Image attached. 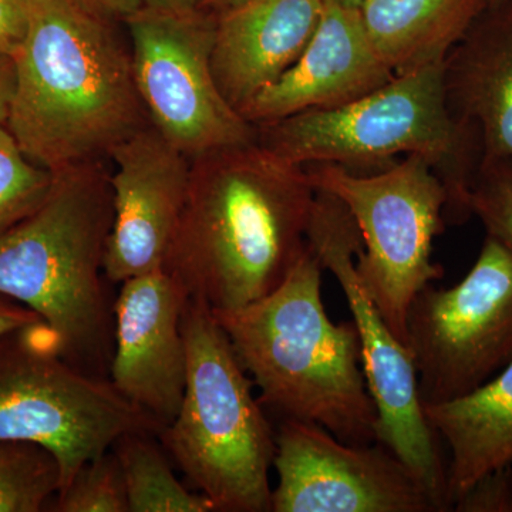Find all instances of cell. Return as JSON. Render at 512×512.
I'll use <instances>...</instances> for the list:
<instances>
[{
    "mask_svg": "<svg viewBox=\"0 0 512 512\" xmlns=\"http://www.w3.org/2000/svg\"><path fill=\"white\" fill-rule=\"evenodd\" d=\"M454 119L476 128L481 161L512 160V0L487 6L443 62Z\"/></svg>",
    "mask_w": 512,
    "mask_h": 512,
    "instance_id": "cell-17",
    "label": "cell"
},
{
    "mask_svg": "<svg viewBox=\"0 0 512 512\" xmlns=\"http://www.w3.org/2000/svg\"><path fill=\"white\" fill-rule=\"evenodd\" d=\"M29 29V0H0V53L15 59Z\"/></svg>",
    "mask_w": 512,
    "mask_h": 512,
    "instance_id": "cell-26",
    "label": "cell"
},
{
    "mask_svg": "<svg viewBox=\"0 0 512 512\" xmlns=\"http://www.w3.org/2000/svg\"><path fill=\"white\" fill-rule=\"evenodd\" d=\"M53 184V173L30 161L16 138L0 126V235L40 207Z\"/></svg>",
    "mask_w": 512,
    "mask_h": 512,
    "instance_id": "cell-22",
    "label": "cell"
},
{
    "mask_svg": "<svg viewBox=\"0 0 512 512\" xmlns=\"http://www.w3.org/2000/svg\"><path fill=\"white\" fill-rule=\"evenodd\" d=\"M242 2H245V0H200V2H198V8L208 10V12L212 13H220L222 10L237 6Z\"/></svg>",
    "mask_w": 512,
    "mask_h": 512,
    "instance_id": "cell-31",
    "label": "cell"
},
{
    "mask_svg": "<svg viewBox=\"0 0 512 512\" xmlns=\"http://www.w3.org/2000/svg\"><path fill=\"white\" fill-rule=\"evenodd\" d=\"M325 0H245L215 13L211 66L241 113L295 64L318 28Z\"/></svg>",
    "mask_w": 512,
    "mask_h": 512,
    "instance_id": "cell-16",
    "label": "cell"
},
{
    "mask_svg": "<svg viewBox=\"0 0 512 512\" xmlns=\"http://www.w3.org/2000/svg\"><path fill=\"white\" fill-rule=\"evenodd\" d=\"M406 335L423 406L493 379L512 362V248L487 235L463 281L421 289L407 311Z\"/></svg>",
    "mask_w": 512,
    "mask_h": 512,
    "instance_id": "cell-10",
    "label": "cell"
},
{
    "mask_svg": "<svg viewBox=\"0 0 512 512\" xmlns=\"http://www.w3.org/2000/svg\"><path fill=\"white\" fill-rule=\"evenodd\" d=\"M423 412L450 453L447 501L451 511L481 478L512 466V362L473 392L444 403L424 404Z\"/></svg>",
    "mask_w": 512,
    "mask_h": 512,
    "instance_id": "cell-18",
    "label": "cell"
},
{
    "mask_svg": "<svg viewBox=\"0 0 512 512\" xmlns=\"http://www.w3.org/2000/svg\"><path fill=\"white\" fill-rule=\"evenodd\" d=\"M160 430L110 379L67 362L45 323L0 335V443L47 448L59 461L60 490L124 434Z\"/></svg>",
    "mask_w": 512,
    "mask_h": 512,
    "instance_id": "cell-8",
    "label": "cell"
},
{
    "mask_svg": "<svg viewBox=\"0 0 512 512\" xmlns=\"http://www.w3.org/2000/svg\"><path fill=\"white\" fill-rule=\"evenodd\" d=\"M215 13L141 8L126 20L134 80L151 126L190 160L258 140L212 73Z\"/></svg>",
    "mask_w": 512,
    "mask_h": 512,
    "instance_id": "cell-11",
    "label": "cell"
},
{
    "mask_svg": "<svg viewBox=\"0 0 512 512\" xmlns=\"http://www.w3.org/2000/svg\"><path fill=\"white\" fill-rule=\"evenodd\" d=\"M274 512H439L416 474L383 444H348L308 421L275 430Z\"/></svg>",
    "mask_w": 512,
    "mask_h": 512,
    "instance_id": "cell-12",
    "label": "cell"
},
{
    "mask_svg": "<svg viewBox=\"0 0 512 512\" xmlns=\"http://www.w3.org/2000/svg\"><path fill=\"white\" fill-rule=\"evenodd\" d=\"M187 382L177 416L157 434L218 512L271 511L275 430L210 306L187 298Z\"/></svg>",
    "mask_w": 512,
    "mask_h": 512,
    "instance_id": "cell-6",
    "label": "cell"
},
{
    "mask_svg": "<svg viewBox=\"0 0 512 512\" xmlns=\"http://www.w3.org/2000/svg\"><path fill=\"white\" fill-rule=\"evenodd\" d=\"M90 15L104 22L126 23L128 18L143 8L141 0H74Z\"/></svg>",
    "mask_w": 512,
    "mask_h": 512,
    "instance_id": "cell-27",
    "label": "cell"
},
{
    "mask_svg": "<svg viewBox=\"0 0 512 512\" xmlns=\"http://www.w3.org/2000/svg\"><path fill=\"white\" fill-rule=\"evenodd\" d=\"M45 323L37 313L8 296L0 295V335L10 330Z\"/></svg>",
    "mask_w": 512,
    "mask_h": 512,
    "instance_id": "cell-28",
    "label": "cell"
},
{
    "mask_svg": "<svg viewBox=\"0 0 512 512\" xmlns=\"http://www.w3.org/2000/svg\"><path fill=\"white\" fill-rule=\"evenodd\" d=\"M59 461L25 441L0 443V512H39L59 493Z\"/></svg>",
    "mask_w": 512,
    "mask_h": 512,
    "instance_id": "cell-21",
    "label": "cell"
},
{
    "mask_svg": "<svg viewBox=\"0 0 512 512\" xmlns=\"http://www.w3.org/2000/svg\"><path fill=\"white\" fill-rule=\"evenodd\" d=\"M104 163L53 173L40 207L0 235V295L37 313L67 362L109 379L114 316L103 275L114 210Z\"/></svg>",
    "mask_w": 512,
    "mask_h": 512,
    "instance_id": "cell-4",
    "label": "cell"
},
{
    "mask_svg": "<svg viewBox=\"0 0 512 512\" xmlns=\"http://www.w3.org/2000/svg\"><path fill=\"white\" fill-rule=\"evenodd\" d=\"M16 87V64L12 56L0 53V126H6Z\"/></svg>",
    "mask_w": 512,
    "mask_h": 512,
    "instance_id": "cell-29",
    "label": "cell"
},
{
    "mask_svg": "<svg viewBox=\"0 0 512 512\" xmlns=\"http://www.w3.org/2000/svg\"><path fill=\"white\" fill-rule=\"evenodd\" d=\"M322 272L308 244L274 291L234 311L212 312L262 406L281 419L318 424L343 443H375L377 412L359 335L355 323L329 319Z\"/></svg>",
    "mask_w": 512,
    "mask_h": 512,
    "instance_id": "cell-3",
    "label": "cell"
},
{
    "mask_svg": "<svg viewBox=\"0 0 512 512\" xmlns=\"http://www.w3.org/2000/svg\"><path fill=\"white\" fill-rule=\"evenodd\" d=\"M57 512H130L126 481L113 448L84 464L56 494Z\"/></svg>",
    "mask_w": 512,
    "mask_h": 512,
    "instance_id": "cell-23",
    "label": "cell"
},
{
    "mask_svg": "<svg viewBox=\"0 0 512 512\" xmlns=\"http://www.w3.org/2000/svg\"><path fill=\"white\" fill-rule=\"evenodd\" d=\"M104 275L114 284L164 268L183 214L191 160L148 124L114 148Z\"/></svg>",
    "mask_w": 512,
    "mask_h": 512,
    "instance_id": "cell-13",
    "label": "cell"
},
{
    "mask_svg": "<svg viewBox=\"0 0 512 512\" xmlns=\"http://www.w3.org/2000/svg\"><path fill=\"white\" fill-rule=\"evenodd\" d=\"M185 301L173 276L158 269L124 281L113 303L110 382L161 430L177 416L187 382Z\"/></svg>",
    "mask_w": 512,
    "mask_h": 512,
    "instance_id": "cell-14",
    "label": "cell"
},
{
    "mask_svg": "<svg viewBox=\"0 0 512 512\" xmlns=\"http://www.w3.org/2000/svg\"><path fill=\"white\" fill-rule=\"evenodd\" d=\"M154 437L133 431L111 447L123 470L130 512H214L204 494L181 484Z\"/></svg>",
    "mask_w": 512,
    "mask_h": 512,
    "instance_id": "cell-20",
    "label": "cell"
},
{
    "mask_svg": "<svg viewBox=\"0 0 512 512\" xmlns=\"http://www.w3.org/2000/svg\"><path fill=\"white\" fill-rule=\"evenodd\" d=\"M141 2L144 8L181 12V10L198 8L200 0H141Z\"/></svg>",
    "mask_w": 512,
    "mask_h": 512,
    "instance_id": "cell-30",
    "label": "cell"
},
{
    "mask_svg": "<svg viewBox=\"0 0 512 512\" xmlns=\"http://www.w3.org/2000/svg\"><path fill=\"white\" fill-rule=\"evenodd\" d=\"M74 0H29L6 128L33 163L57 173L106 161L148 126L130 43Z\"/></svg>",
    "mask_w": 512,
    "mask_h": 512,
    "instance_id": "cell-2",
    "label": "cell"
},
{
    "mask_svg": "<svg viewBox=\"0 0 512 512\" xmlns=\"http://www.w3.org/2000/svg\"><path fill=\"white\" fill-rule=\"evenodd\" d=\"M258 143L293 164L332 163L349 170L400 156L429 161L446 187V222L471 217L468 192L481 161L476 128L447 106L443 63L402 74L345 106L308 110L256 126Z\"/></svg>",
    "mask_w": 512,
    "mask_h": 512,
    "instance_id": "cell-5",
    "label": "cell"
},
{
    "mask_svg": "<svg viewBox=\"0 0 512 512\" xmlns=\"http://www.w3.org/2000/svg\"><path fill=\"white\" fill-rule=\"evenodd\" d=\"M313 188L338 198L355 220L363 248L356 272L387 326L406 346L414 296L440 279L434 239L446 228V187L429 161L406 156L375 173L343 165H306Z\"/></svg>",
    "mask_w": 512,
    "mask_h": 512,
    "instance_id": "cell-7",
    "label": "cell"
},
{
    "mask_svg": "<svg viewBox=\"0 0 512 512\" xmlns=\"http://www.w3.org/2000/svg\"><path fill=\"white\" fill-rule=\"evenodd\" d=\"M316 190L303 165L258 140L191 160L164 271L187 298L234 311L284 281L308 245Z\"/></svg>",
    "mask_w": 512,
    "mask_h": 512,
    "instance_id": "cell-1",
    "label": "cell"
},
{
    "mask_svg": "<svg viewBox=\"0 0 512 512\" xmlns=\"http://www.w3.org/2000/svg\"><path fill=\"white\" fill-rule=\"evenodd\" d=\"M394 76L370 42L359 8L325 0L301 57L241 114L256 127L302 111L335 109L375 92Z\"/></svg>",
    "mask_w": 512,
    "mask_h": 512,
    "instance_id": "cell-15",
    "label": "cell"
},
{
    "mask_svg": "<svg viewBox=\"0 0 512 512\" xmlns=\"http://www.w3.org/2000/svg\"><path fill=\"white\" fill-rule=\"evenodd\" d=\"M453 511L512 512V466L481 478L463 497L458 498Z\"/></svg>",
    "mask_w": 512,
    "mask_h": 512,
    "instance_id": "cell-25",
    "label": "cell"
},
{
    "mask_svg": "<svg viewBox=\"0 0 512 512\" xmlns=\"http://www.w3.org/2000/svg\"><path fill=\"white\" fill-rule=\"evenodd\" d=\"M306 241L323 269L335 275L360 339L367 389L377 412L376 441L392 450L429 491L439 512L447 501V461L424 417L412 352L387 326L356 272L362 237L348 208L316 190Z\"/></svg>",
    "mask_w": 512,
    "mask_h": 512,
    "instance_id": "cell-9",
    "label": "cell"
},
{
    "mask_svg": "<svg viewBox=\"0 0 512 512\" xmlns=\"http://www.w3.org/2000/svg\"><path fill=\"white\" fill-rule=\"evenodd\" d=\"M468 211L487 235L512 248V160L480 161L468 192Z\"/></svg>",
    "mask_w": 512,
    "mask_h": 512,
    "instance_id": "cell-24",
    "label": "cell"
},
{
    "mask_svg": "<svg viewBox=\"0 0 512 512\" xmlns=\"http://www.w3.org/2000/svg\"><path fill=\"white\" fill-rule=\"evenodd\" d=\"M340 3H345V5L356 6L359 8L362 5L363 0H338Z\"/></svg>",
    "mask_w": 512,
    "mask_h": 512,
    "instance_id": "cell-32",
    "label": "cell"
},
{
    "mask_svg": "<svg viewBox=\"0 0 512 512\" xmlns=\"http://www.w3.org/2000/svg\"><path fill=\"white\" fill-rule=\"evenodd\" d=\"M503 2H507V0H488V6L500 5Z\"/></svg>",
    "mask_w": 512,
    "mask_h": 512,
    "instance_id": "cell-33",
    "label": "cell"
},
{
    "mask_svg": "<svg viewBox=\"0 0 512 512\" xmlns=\"http://www.w3.org/2000/svg\"><path fill=\"white\" fill-rule=\"evenodd\" d=\"M488 0H363V26L394 74L443 63Z\"/></svg>",
    "mask_w": 512,
    "mask_h": 512,
    "instance_id": "cell-19",
    "label": "cell"
}]
</instances>
